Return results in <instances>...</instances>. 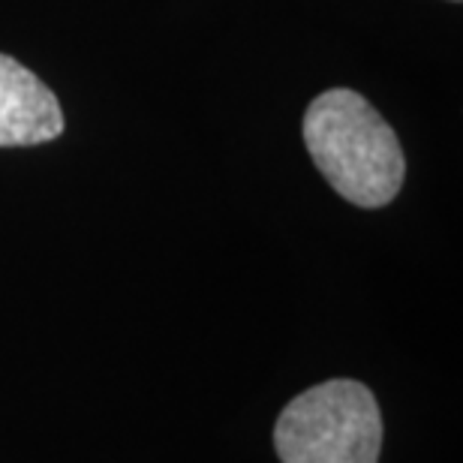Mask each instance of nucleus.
<instances>
[{
  "label": "nucleus",
  "instance_id": "7ed1b4c3",
  "mask_svg": "<svg viewBox=\"0 0 463 463\" xmlns=\"http://www.w3.org/2000/svg\"><path fill=\"white\" fill-rule=\"evenodd\" d=\"M61 133L58 97L15 58L0 54V147L43 145Z\"/></svg>",
  "mask_w": 463,
  "mask_h": 463
},
{
  "label": "nucleus",
  "instance_id": "f03ea898",
  "mask_svg": "<svg viewBox=\"0 0 463 463\" xmlns=\"http://www.w3.org/2000/svg\"><path fill=\"white\" fill-rule=\"evenodd\" d=\"M283 463H376L383 415L376 397L355 379H331L301 392L274 424Z\"/></svg>",
  "mask_w": 463,
  "mask_h": 463
},
{
  "label": "nucleus",
  "instance_id": "f257e3e1",
  "mask_svg": "<svg viewBox=\"0 0 463 463\" xmlns=\"http://www.w3.org/2000/svg\"><path fill=\"white\" fill-rule=\"evenodd\" d=\"M304 142L322 178L358 208H383L403 187L406 160L397 133L364 97L331 88L304 115Z\"/></svg>",
  "mask_w": 463,
  "mask_h": 463
}]
</instances>
